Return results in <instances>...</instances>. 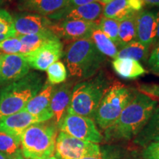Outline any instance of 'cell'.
<instances>
[{
	"mask_svg": "<svg viewBox=\"0 0 159 159\" xmlns=\"http://www.w3.org/2000/svg\"><path fill=\"white\" fill-rule=\"evenodd\" d=\"M157 106V101L143 93L137 92L116 120L104 130V140L116 142L134 139L144 128Z\"/></svg>",
	"mask_w": 159,
	"mask_h": 159,
	"instance_id": "obj_1",
	"label": "cell"
},
{
	"mask_svg": "<svg viewBox=\"0 0 159 159\" xmlns=\"http://www.w3.org/2000/svg\"><path fill=\"white\" fill-rule=\"evenodd\" d=\"M111 84L102 70L91 78L77 83L73 86L67 113L94 120L97 109Z\"/></svg>",
	"mask_w": 159,
	"mask_h": 159,
	"instance_id": "obj_2",
	"label": "cell"
},
{
	"mask_svg": "<svg viewBox=\"0 0 159 159\" xmlns=\"http://www.w3.org/2000/svg\"><path fill=\"white\" fill-rule=\"evenodd\" d=\"M43 85V75L30 71L22 78L2 85L0 89V119L23 111Z\"/></svg>",
	"mask_w": 159,
	"mask_h": 159,
	"instance_id": "obj_3",
	"label": "cell"
},
{
	"mask_svg": "<svg viewBox=\"0 0 159 159\" xmlns=\"http://www.w3.org/2000/svg\"><path fill=\"white\" fill-rule=\"evenodd\" d=\"M64 60L69 76L87 80L100 71L106 56L97 49L91 39H80L67 47Z\"/></svg>",
	"mask_w": 159,
	"mask_h": 159,
	"instance_id": "obj_4",
	"label": "cell"
},
{
	"mask_svg": "<svg viewBox=\"0 0 159 159\" xmlns=\"http://www.w3.org/2000/svg\"><path fill=\"white\" fill-rule=\"evenodd\" d=\"M49 121L30 125L21 135L20 144L25 159H46L53 156L58 128L54 121Z\"/></svg>",
	"mask_w": 159,
	"mask_h": 159,
	"instance_id": "obj_5",
	"label": "cell"
},
{
	"mask_svg": "<svg viewBox=\"0 0 159 159\" xmlns=\"http://www.w3.org/2000/svg\"><path fill=\"white\" fill-rule=\"evenodd\" d=\"M137 91L123 83H111L99 103L94 121L101 130H105L116 120L125 107L134 98Z\"/></svg>",
	"mask_w": 159,
	"mask_h": 159,
	"instance_id": "obj_6",
	"label": "cell"
},
{
	"mask_svg": "<svg viewBox=\"0 0 159 159\" xmlns=\"http://www.w3.org/2000/svg\"><path fill=\"white\" fill-rule=\"evenodd\" d=\"M57 128L61 132L85 142L99 144L104 140L94 121L88 117L66 113Z\"/></svg>",
	"mask_w": 159,
	"mask_h": 159,
	"instance_id": "obj_7",
	"label": "cell"
},
{
	"mask_svg": "<svg viewBox=\"0 0 159 159\" xmlns=\"http://www.w3.org/2000/svg\"><path fill=\"white\" fill-rule=\"evenodd\" d=\"M55 157L58 159H80L100 154L99 144L85 142L61 132L57 134Z\"/></svg>",
	"mask_w": 159,
	"mask_h": 159,
	"instance_id": "obj_8",
	"label": "cell"
},
{
	"mask_svg": "<svg viewBox=\"0 0 159 159\" xmlns=\"http://www.w3.org/2000/svg\"><path fill=\"white\" fill-rule=\"evenodd\" d=\"M63 46L58 38L49 40L34 52L21 54L30 67L39 71H46L49 66L62 57Z\"/></svg>",
	"mask_w": 159,
	"mask_h": 159,
	"instance_id": "obj_9",
	"label": "cell"
},
{
	"mask_svg": "<svg viewBox=\"0 0 159 159\" xmlns=\"http://www.w3.org/2000/svg\"><path fill=\"white\" fill-rule=\"evenodd\" d=\"M97 26L94 23L80 20H61L53 21L49 29L60 39L75 41L91 39V34Z\"/></svg>",
	"mask_w": 159,
	"mask_h": 159,
	"instance_id": "obj_10",
	"label": "cell"
},
{
	"mask_svg": "<svg viewBox=\"0 0 159 159\" xmlns=\"http://www.w3.org/2000/svg\"><path fill=\"white\" fill-rule=\"evenodd\" d=\"M30 66L21 54L0 55V84L6 85L22 78L30 72Z\"/></svg>",
	"mask_w": 159,
	"mask_h": 159,
	"instance_id": "obj_11",
	"label": "cell"
},
{
	"mask_svg": "<svg viewBox=\"0 0 159 159\" xmlns=\"http://www.w3.org/2000/svg\"><path fill=\"white\" fill-rule=\"evenodd\" d=\"M13 21L16 36L49 30V27L53 22L49 18L29 12L16 13L13 16Z\"/></svg>",
	"mask_w": 159,
	"mask_h": 159,
	"instance_id": "obj_12",
	"label": "cell"
},
{
	"mask_svg": "<svg viewBox=\"0 0 159 159\" xmlns=\"http://www.w3.org/2000/svg\"><path fill=\"white\" fill-rule=\"evenodd\" d=\"M104 5L105 4L103 3L94 2L76 7L68 6L61 13L57 14L53 20H80L98 25L103 17Z\"/></svg>",
	"mask_w": 159,
	"mask_h": 159,
	"instance_id": "obj_13",
	"label": "cell"
},
{
	"mask_svg": "<svg viewBox=\"0 0 159 159\" xmlns=\"http://www.w3.org/2000/svg\"><path fill=\"white\" fill-rule=\"evenodd\" d=\"M45 122L40 116H34L25 111L0 119V131L20 139L22 133L30 125Z\"/></svg>",
	"mask_w": 159,
	"mask_h": 159,
	"instance_id": "obj_14",
	"label": "cell"
},
{
	"mask_svg": "<svg viewBox=\"0 0 159 159\" xmlns=\"http://www.w3.org/2000/svg\"><path fill=\"white\" fill-rule=\"evenodd\" d=\"M158 11L142 10L136 15V41L147 47H152L156 33Z\"/></svg>",
	"mask_w": 159,
	"mask_h": 159,
	"instance_id": "obj_15",
	"label": "cell"
},
{
	"mask_svg": "<svg viewBox=\"0 0 159 159\" xmlns=\"http://www.w3.org/2000/svg\"><path fill=\"white\" fill-rule=\"evenodd\" d=\"M69 6V0H20L19 9L36 13L51 20Z\"/></svg>",
	"mask_w": 159,
	"mask_h": 159,
	"instance_id": "obj_16",
	"label": "cell"
},
{
	"mask_svg": "<svg viewBox=\"0 0 159 159\" xmlns=\"http://www.w3.org/2000/svg\"><path fill=\"white\" fill-rule=\"evenodd\" d=\"M73 86L74 83L72 81L64 82L60 85H55L51 97L49 109L53 116L52 120L57 125L61 122L68 108Z\"/></svg>",
	"mask_w": 159,
	"mask_h": 159,
	"instance_id": "obj_17",
	"label": "cell"
},
{
	"mask_svg": "<svg viewBox=\"0 0 159 159\" xmlns=\"http://www.w3.org/2000/svg\"><path fill=\"white\" fill-rule=\"evenodd\" d=\"M55 85L46 83L42 89L26 105L24 111L34 116L41 117L45 122L52 119L49 105Z\"/></svg>",
	"mask_w": 159,
	"mask_h": 159,
	"instance_id": "obj_18",
	"label": "cell"
},
{
	"mask_svg": "<svg viewBox=\"0 0 159 159\" xmlns=\"http://www.w3.org/2000/svg\"><path fill=\"white\" fill-rule=\"evenodd\" d=\"M157 142H159V106L156 107L144 128L134 139V144L144 148Z\"/></svg>",
	"mask_w": 159,
	"mask_h": 159,
	"instance_id": "obj_19",
	"label": "cell"
},
{
	"mask_svg": "<svg viewBox=\"0 0 159 159\" xmlns=\"http://www.w3.org/2000/svg\"><path fill=\"white\" fill-rule=\"evenodd\" d=\"M112 67L119 77L128 80L137 79L148 72L141 63L131 58H115Z\"/></svg>",
	"mask_w": 159,
	"mask_h": 159,
	"instance_id": "obj_20",
	"label": "cell"
},
{
	"mask_svg": "<svg viewBox=\"0 0 159 159\" xmlns=\"http://www.w3.org/2000/svg\"><path fill=\"white\" fill-rule=\"evenodd\" d=\"M136 14L130 0H110L105 4L103 9V17L118 21Z\"/></svg>",
	"mask_w": 159,
	"mask_h": 159,
	"instance_id": "obj_21",
	"label": "cell"
},
{
	"mask_svg": "<svg viewBox=\"0 0 159 159\" xmlns=\"http://www.w3.org/2000/svg\"><path fill=\"white\" fill-rule=\"evenodd\" d=\"M21 43V49L19 54H27L34 52L49 40L57 38L52 32L47 30L36 34L18 35Z\"/></svg>",
	"mask_w": 159,
	"mask_h": 159,
	"instance_id": "obj_22",
	"label": "cell"
},
{
	"mask_svg": "<svg viewBox=\"0 0 159 159\" xmlns=\"http://www.w3.org/2000/svg\"><path fill=\"white\" fill-rule=\"evenodd\" d=\"M0 152L8 159H25L21 152L20 139L1 131Z\"/></svg>",
	"mask_w": 159,
	"mask_h": 159,
	"instance_id": "obj_23",
	"label": "cell"
},
{
	"mask_svg": "<svg viewBox=\"0 0 159 159\" xmlns=\"http://www.w3.org/2000/svg\"><path fill=\"white\" fill-rule=\"evenodd\" d=\"M91 40L96 46L97 49L105 56L116 58L118 54V47L115 43L104 34V33L97 26L93 31Z\"/></svg>",
	"mask_w": 159,
	"mask_h": 159,
	"instance_id": "obj_24",
	"label": "cell"
},
{
	"mask_svg": "<svg viewBox=\"0 0 159 159\" xmlns=\"http://www.w3.org/2000/svg\"><path fill=\"white\" fill-rule=\"evenodd\" d=\"M136 15L131 16L119 21L118 47L119 49L136 41Z\"/></svg>",
	"mask_w": 159,
	"mask_h": 159,
	"instance_id": "obj_25",
	"label": "cell"
},
{
	"mask_svg": "<svg viewBox=\"0 0 159 159\" xmlns=\"http://www.w3.org/2000/svg\"><path fill=\"white\" fill-rule=\"evenodd\" d=\"M150 48L139 41H134L121 48L116 58H131L137 61H146L149 57Z\"/></svg>",
	"mask_w": 159,
	"mask_h": 159,
	"instance_id": "obj_26",
	"label": "cell"
},
{
	"mask_svg": "<svg viewBox=\"0 0 159 159\" xmlns=\"http://www.w3.org/2000/svg\"><path fill=\"white\" fill-rule=\"evenodd\" d=\"M47 80L49 84L55 85L61 84L66 80L68 77L67 69L64 63L57 61L47 68Z\"/></svg>",
	"mask_w": 159,
	"mask_h": 159,
	"instance_id": "obj_27",
	"label": "cell"
},
{
	"mask_svg": "<svg viewBox=\"0 0 159 159\" xmlns=\"http://www.w3.org/2000/svg\"><path fill=\"white\" fill-rule=\"evenodd\" d=\"M16 37L13 16L5 10H0V42L10 38Z\"/></svg>",
	"mask_w": 159,
	"mask_h": 159,
	"instance_id": "obj_28",
	"label": "cell"
},
{
	"mask_svg": "<svg viewBox=\"0 0 159 159\" xmlns=\"http://www.w3.org/2000/svg\"><path fill=\"white\" fill-rule=\"evenodd\" d=\"M99 28L116 46L119 45V21L102 17L98 25Z\"/></svg>",
	"mask_w": 159,
	"mask_h": 159,
	"instance_id": "obj_29",
	"label": "cell"
},
{
	"mask_svg": "<svg viewBox=\"0 0 159 159\" xmlns=\"http://www.w3.org/2000/svg\"><path fill=\"white\" fill-rule=\"evenodd\" d=\"M124 152L119 148L105 146L100 148V154L98 156H89L80 159H124Z\"/></svg>",
	"mask_w": 159,
	"mask_h": 159,
	"instance_id": "obj_30",
	"label": "cell"
},
{
	"mask_svg": "<svg viewBox=\"0 0 159 159\" xmlns=\"http://www.w3.org/2000/svg\"><path fill=\"white\" fill-rule=\"evenodd\" d=\"M21 49V43L18 37L10 38L0 42V51L4 54H19Z\"/></svg>",
	"mask_w": 159,
	"mask_h": 159,
	"instance_id": "obj_31",
	"label": "cell"
},
{
	"mask_svg": "<svg viewBox=\"0 0 159 159\" xmlns=\"http://www.w3.org/2000/svg\"><path fill=\"white\" fill-rule=\"evenodd\" d=\"M139 92L146 94L154 100L159 102V84L156 83H144L138 87Z\"/></svg>",
	"mask_w": 159,
	"mask_h": 159,
	"instance_id": "obj_32",
	"label": "cell"
},
{
	"mask_svg": "<svg viewBox=\"0 0 159 159\" xmlns=\"http://www.w3.org/2000/svg\"><path fill=\"white\" fill-rule=\"evenodd\" d=\"M148 65L153 74L159 76V45L153 47L149 54Z\"/></svg>",
	"mask_w": 159,
	"mask_h": 159,
	"instance_id": "obj_33",
	"label": "cell"
},
{
	"mask_svg": "<svg viewBox=\"0 0 159 159\" xmlns=\"http://www.w3.org/2000/svg\"><path fill=\"white\" fill-rule=\"evenodd\" d=\"M144 159H159V142L151 143L142 151Z\"/></svg>",
	"mask_w": 159,
	"mask_h": 159,
	"instance_id": "obj_34",
	"label": "cell"
},
{
	"mask_svg": "<svg viewBox=\"0 0 159 159\" xmlns=\"http://www.w3.org/2000/svg\"><path fill=\"white\" fill-rule=\"evenodd\" d=\"M108 1H110V0H69V6H72V7L85 5H88V4H91L94 2L105 4L108 2Z\"/></svg>",
	"mask_w": 159,
	"mask_h": 159,
	"instance_id": "obj_35",
	"label": "cell"
},
{
	"mask_svg": "<svg viewBox=\"0 0 159 159\" xmlns=\"http://www.w3.org/2000/svg\"><path fill=\"white\" fill-rule=\"evenodd\" d=\"M159 45V11H158V17H157V27H156V37H155L153 43L152 45V49L156 46Z\"/></svg>",
	"mask_w": 159,
	"mask_h": 159,
	"instance_id": "obj_36",
	"label": "cell"
},
{
	"mask_svg": "<svg viewBox=\"0 0 159 159\" xmlns=\"http://www.w3.org/2000/svg\"><path fill=\"white\" fill-rule=\"evenodd\" d=\"M145 6L159 7V0H143Z\"/></svg>",
	"mask_w": 159,
	"mask_h": 159,
	"instance_id": "obj_37",
	"label": "cell"
},
{
	"mask_svg": "<svg viewBox=\"0 0 159 159\" xmlns=\"http://www.w3.org/2000/svg\"><path fill=\"white\" fill-rule=\"evenodd\" d=\"M0 159H8V158H7V157L5 156L3 154H2L1 152H0Z\"/></svg>",
	"mask_w": 159,
	"mask_h": 159,
	"instance_id": "obj_38",
	"label": "cell"
},
{
	"mask_svg": "<svg viewBox=\"0 0 159 159\" xmlns=\"http://www.w3.org/2000/svg\"><path fill=\"white\" fill-rule=\"evenodd\" d=\"M46 159H58V158H57L55 156H51V157H49V158H46Z\"/></svg>",
	"mask_w": 159,
	"mask_h": 159,
	"instance_id": "obj_39",
	"label": "cell"
},
{
	"mask_svg": "<svg viewBox=\"0 0 159 159\" xmlns=\"http://www.w3.org/2000/svg\"><path fill=\"white\" fill-rule=\"evenodd\" d=\"M2 4V0H0V5H1Z\"/></svg>",
	"mask_w": 159,
	"mask_h": 159,
	"instance_id": "obj_40",
	"label": "cell"
},
{
	"mask_svg": "<svg viewBox=\"0 0 159 159\" xmlns=\"http://www.w3.org/2000/svg\"><path fill=\"white\" fill-rule=\"evenodd\" d=\"M2 54V52L1 51H0V55H1Z\"/></svg>",
	"mask_w": 159,
	"mask_h": 159,
	"instance_id": "obj_41",
	"label": "cell"
},
{
	"mask_svg": "<svg viewBox=\"0 0 159 159\" xmlns=\"http://www.w3.org/2000/svg\"><path fill=\"white\" fill-rule=\"evenodd\" d=\"M136 159H144V158H136Z\"/></svg>",
	"mask_w": 159,
	"mask_h": 159,
	"instance_id": "obj_42",
	"label": "cell"
}]
</instances>
